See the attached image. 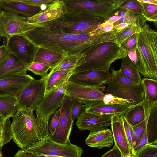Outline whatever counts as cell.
I'll use <instances>...</instances> for the list:
<instances>
[{
  "label": "cell",
  "instance_id": "cell-47",
  "mask_svg": "<svg viewBox=\"0 0 157 157\" xmlns=\"http://www.w3.org/2000/svg\"><path fill=\"white\" fill-rule=\"evenodd\" d=\"M101 157H122L121 154L117 147L114 145L113 147L105 153Z\"/></svg>",
  "mask_w": 157,
  "mask_h": 157
},
{
  "label": "cell",
  "instance_id": "cell-48",
  "mask_svg": "<svg viewBox=\"0 0 157 157\" xmlns=\"http://www.w3.org/2000/svg\"><path fill=\"white\" fill-rule=\"evenodd\" d=\"M127 55L130 59L135 64L136 67L138 65V59L135 49L127 52Z\"/></svg>",
  "mask_w": 157,
  "mask_h": 157
},
{
  "label": "cell",
  "instance_id": "cell-41",
  "mask_svg": "<svg viewBox=\"0 0 157 157\" xmlns=\"http://www.w3.org/2000/svg\"><path fill=\"white\" fill-rule=\"evenodd\" d=\"M60 115L59 109L53 112L49 116L48 120V129L51 135L54 133L57 126Z\"/></svg>",
  "mask_w": 157,
  "mask_h": 157
},
{
  "label": "cell",
  "instance_id": "cell-53",
  "mask_svg": "<svg viewBox=\"0 0 157 157\" xmlns=\"http://www.w3.org/2000/svg\"><path fill=\"white\" fill-rule=\"evenodd\" d=\"M119 17L115 13L113 16L110 17L106 21L114 24L119 20Z\"/></svg>",
  "mask_w": 157,
  "mask_h": 157
},
{
  "label": "cell",
  "instance_id": "cell-34",
  "mask_svg": "<svg viewBox=\"0 0 157 157\" xmlns=\"http://www.w3.org/2000/svg\"><path fill=\"white\" fill-rule=\"evenodd\" d=\"M142 27L133 25L127 27L118 32L116 35V42L119 45L133 34L139 33Z\"/></svg>",
  "mask_w": 157,
  "mask_h": 157
},
{
  "label": "cell",
  "instance_id": "cell-36",
  "mask_svg": "<svg viewBox=\"0 0 157 157\" xmlns=\"http://www.w3.org/2000/svg\"><path fill=\"white\" fill-rule=\"evenodd\" d=\"M146 21L153 22L157 27V5L140 2Z\"/></svg>",
  "mask_w": 157,
  "mask_h": 157
},
{
  "label": "cell",
  "instance_id": "cell-18",
  "mask_svg": "<svg viewBox=\"0 0 157 157\" xmlns=\"http://www.w3.org/2000/svg\"><path fill=\"white\" fill-rule=\"evenodd\" d=\"M34 79L28 74L0 79V96L15 97L25 86Z\"/></svg>",
  "mask_w": 157,
  "mask_h": 157
},
{
  "label": "cell",
  "instance_id": "cell-52",
  "mask_svg": "<svg viewBox=\"0 0 157 157\" xmlns=\"http://www.w3.org/2000/svg\"><path fill=\"white\" fill-rule=\"evenodd\" d=\"M133 25L128 23L122 22L117 25H114V28L116 29L121 30L127 27Z\"/></svg>",
  "mask_w": 157,
  "mask_h": 157
},
{
  "label": "cell",
  "instance_id": "cell-56",
  "mask_svg": "<svg viewBox=\"0 0 157 157\" xmlns=\"http://www.w3.org/2000/svg\"><path fill=\"white\" fill-rule=\"evenodd\" d=\"M2 7L1 5V3H0V13L2 11Z\"/></svg>",
  "mask_w": 157,
  "mask_h": 157
},
{
  "label": "cell",
  "instance_id": "cell-32",
  "mask_svg": "<svg viewBox=\"0 0 157 157\" xmlns=\"http://www.w3.org/2000/svg\"><path fill=\"white\" fill-rule=\"evenodd\" d=\"M12 137L10 118L0 114V147L10 142Z\"/></svg>",
  "mask_w": 157,
  "mask_h": 157
},
{
  "label": "cell",
  "instance_id": "cell-43",
  "mask_svg": "<svg viewBox=\"0 0 157 157\" xmlns=\"http://www.w3.org/2000/svg\"><path fill=\"white\" fill-rule=\"evenodd\" d=\"M85 105L82 103L73 101L71 108V115L74 121L85 111Z\"/></svg>",
  "mask_w": 157,
  "mask_h": 157
},
{
  "label": "cell",
  "instance_id": "cell-25",
  "mask_svg": "<svg viewBox=\"0 0 157 157\" xmlns=\"http://www.w3.org/2000/svg\"><path fill=\"white\" fill-rule=\"evenodd\" d=\"M72 70L67 69L49 73L45 78V95L67 81L72 74Z\"/></svg>",
  "mask_w": 157,
  "mask_h": 157
},
{
  "label": "cell",
  "instance_id": "cell-30",
  "mask_svg": "<svg viewBox=\"0 0 157 157\" xmlns=\"http://www.w3.org/2000/svg\"><path fill=\"white\" fill-rule=\"evenodd\" d=\"M115 13L120 18L114 24V25L122 22H126L142 27L146 21L144 17L132 13L123 8H120Z\"/></svg>",
  "mask_w": 157,
  "mask_h": 157
},
{
  "label": "cell",
  "instance_id": "cell-14",
  "mask_svg": "<svg viewBox=\"0 0 157 157\" xmlns=\"http://www.w3.org/2000/svg\"><path fill=\"white\" fill-rule=\"evenodd\" d=\"M4 44L9 52L27 66L33 62L37 48L23 35L12 36Z\"/></svg>",
  "mask_w": 157,
  "mask_h": 157
},
{
  "label": "cell",
  "instance_id": "cell-29",
  "mask_svg": "<svg viewBox=\"0 0 157 157\" xmlns=\"http://www.w3.org/2000/svg\"><path fill=\"white\" fill-rule=\"evenodd\" d=\"M124 115L131 126L140 123L146 117L144 108L141 102L132 105L130 110Z\"/></svg>",
  "mask_w": 157,
  "mask_h": 157
},
{
  "label": "cell",
  "instance_id": "cell-38",
  "mask_svg": "<svg viewBox=\"0 0 157 157\" xmlns=\"http://www.w3.org/2000/svg\"><path fill=\"white\" fill-rule=\"evenodd\" d=\"M120 8L125 9L132 13L144 17L142 6L140 2L137 0H125Z\"/></svg>",
  "mask_w": 157,
  "mask_h": 157
},
{
  "label": "cell",
  "instance_id": "cell-35",
  "mask_svg": "<svg viewBox=\"0 0 157 157\" xmlns=\"http://www.w3.org/2000/svg\"><path fill=\"white\" fill-rule=\"evenodd\" d=\"M148 116L149 114L144 121L135 126H132V142L133 150L144 133L146 128Z\"/></svg>",
  "mask_w": 157,
  "mask_h": 157
},
{
  "label": "cell",
  "instance_id": "cell-51",
  "mask_svg": "<svg viewBox=\"0 0 157 157\" xmlns=\"http://www.w3.org/2000/svg\"><path fill=\"white\" fill-rule=\"evenodd\" d=\"M114 26V24L105 21L103 23L102 29L105 31L109 32L112 31Z\"/></svg>",
  "mask_w": 157,
  "mask_h": 157
},
{
  "label": "cell",
  "instance_id": "cell-3",
  "mask_svg": "<svg viewBox=\"0 0 157 157\" xmlns=\"http://www.w3.org/2000/svg\"><path fill=\"white\" fill-rule=\"evenodd\" d=\"M127 56V52L115 42L97 44L82 57L72 69L73 73L93 71H109L112 63Z\"/></svg>",
  "mask_w": 157,
  "mask_h": 157
},
{
  "label": "cell",
  "instance_id": "cell-39",
  "mask_svg": "<svg viewBox=\"0 0 157 157\" xmlns=\"http://www.w3.org/2000/svg\"><path fill=\"white\" fill-rule=\"evenodd\" d=\"M133 157H157V144H147L136 152Z\"/></svg>",
  "mask_w": 157,
  "mask_h": 157
},
{
  "label": "cell",
  "instance_id": "cell-40",
  "mask_svg": "<svg viewBox=\"0 0 157 157\" xmlns=\"http://www.w3.org/2000/svg\"><path fill=\"white\" fill-rule=\"evenodd\" d=\"M103 102L105 104H128L131 105H134L133 102L131 101L116 97L110 94H105L103 98Z\"/></svg>",
  "mask_w": 157,
  "mask_h": 157
},
{
  "label": "cell",
  "instance_id": "cell-22",
  "mask_svg": "<svg viewBox=\"0 0 157 157\" xmlns=\"http://www.w3.org/2000/svg\"><path fill=\"white\" fill-rule=\"evenodd\" d=\"M132 106L128 104H105L102 102L96 105L85 107V110L100 115L120 116L121 115L125 114L130 110Z\"/></svg>",
  "mask_w": 157,
  "mask_h": 157
},
{
  "label": "cell",
  "instance_id": "cell-31",
  "mask_svg": "<svg viewBox=\"0 0 157 157\" xmlns=\"http://www.w3.org/2000/svg\"><path fill=\"white\" fill-rule=\"evenodd\" d=\"M15 97L0 96V114L6 118L12 117L17 109Z\"/></svg>",
  "mask_w": 157,
  "mask_h": 157
},
{
  "label": "cell",
  "instance_id": "cell-10",
  "mask_svg": "<svg viewBox=\"0 0 157 157\" xmlns=\"http://www.w3.org/2000/svg\"><path fill=\"white\" fill-rule=\"evenodd\" d=\"M28 17L4 10L0 13V36L7 41L12 36L22 35L30 30L32 25L27 22Z\"/></svg>",
  "mask_w": 157,
  "mask_h": 157
},
{
  "label": "cell",
  "instance_id": "cell-24",
  "mask_svg": "<svg viewBox=\"0 0 157 157\" xmlns=\"http://www.w3.org/2000/svg\"><path fill=\"white\" fill-rule=\"evenodd\" d=\"M113 142L112 131L108 128L90 132L85 141L88 146L99 149L111 147Z\"/></svg>",
  "mask_w": 157,
  "mask_h": 157
},
{
  "label": "cell",
  "instance_id": "cell-4",
  "mask_svg": "<svg viewBox=\"0 0 157 157\" xmlns=\"http://www.w3.org/2000/svg\"><path fill=\"white\" fill-rule=\"evenodd\" d=\"M136 68L144 78L157 80V32L145 23L138 33Z\"/></svg>",
  "mask_w": 157,
  "mask_h": 157
},
{
  "label": "cell",
  "instance_id": "cell-26",
  "mask_svg": "<svg viewBox=\"0 0 157 157\" xmlns=\"http://www.w3.org/2000/svg\"><path fill=\"white\" fill-rule=\"evenodd\" d=\"M37 48L33 62L43 63L50 67L51 68L59 63L65 57L48 49Z\"/></svg>",
  "mask_w": 157,
  "mask_h": 157
},
{
  "label": "cell",
  "instance_id": "cell-55",
  "mask_svg": "<svg viewBox=\"0 0 157 157\" xmlns=\"http://www.w3.org/2000/svg\"><path fill=\"white\" fill-rule=\"evenodd\" d=\"M2 147H0V157H3L2 151Z\"/></svg>",
  "mask_w": 157,
  "mask_h": 157
},
{
  "label": "cell",
  "instance_id": "cell-46",
  "mask_svg": "<svg viewBox=\"0 0 157 157\" xmlns=\"http://www.w3.org/2000/svg\"><path fill=\"white\" fill-rule=\"evenodd\" d=\"M148 144L147 136V127L146 128L144 133L140 139L139 142L135 147L133 150V156H134L136 152L141 148L144 146Z\"/></svg>",
  "mask_w": 157,
  "mask_h": 157
},
{
  "label": "cell",
  "instance_id": "cell-2",
  "mask_svg": "<svg viewBox=\"0 0 157 157\" xmlns=\"http://www.w3.org/2000/svg\"><path fill=\"white\" fill-rule=\"evenodd\" d=\"M48 124L35 117L29 108L18 109L11 123L12 139L20 148H25L50 135Z\"/></svg>",
  "mask_w": 157,
  "mask_h": 157
},
{
  "label": "cell",
  "instance_id": "cell-17",
  "mask_svg": "<svg viewBox=\"0 0 157 157\" xmlns=\"http://www.w3.org/2000/svg\"><path fill=\"white\" fill-rule=\"evenodd\" d=\"M66 12L63 0H54L45 9L35 15L28 17V24L34 25L50 22L59 18Z\"/></svg>",
  "mask_w": 157,
  "mask_h": 157
},
{
  "label": "cell",
  "instance_id": "cell-16",
  "mask_svg": "<svg viewBox=\"0 0 157 157\" xmlns=\"http://www.w3.org/2000/svg\"><path fill=\"white\" fill-rule=\"evenodd\" d=\"M111 77L109 71H93L71 74L67 82L92 87L106 85Z\"/></svg>",
  "mask_w": 157,
  "mask_h": 157
},
{
  "label": "cell",
  "instance_id": "cell-27",
  "mask_svg": "<svg viewBox=\"0 0 157 157\" xmlns=\"http://www.w3.org/2000/svg\"><path fill=\"white\" fill-rule=\"evenodd\" d=\"M120 72L125 77L138 84H141L142 80L140 73L135 64L127 56L122 59L120 69Z\"/></svg>",
  "mask_w": 157,
  "mask_h": 157
},
{
  "label": "cell",
  "instance_id": "cell-20",
  "mask_svg": "<svg viewBox=\"0 0 157 157\" xmlns=\"http://www.w3.org/2000/svg\"><path fill=\"white\" fill-rule=\"evenodd\" d=\"M27 67L14 54L9 52L0 62V79L13 75H27Z\"/></svg>",
  "mask_w": 157,
  "mask_h": 157
},
{
  "label": "cell",
  "instance_id": "cell-6",
  "mask_svg": "<svg viewBox=\"0 0 157 157\" xmlns=\"http://www.w3.org/2000/svg\"><path fill=\"white\" fill-rule=\"evenodd\" d=\"M67 10L107 21L113 16L125 0H64Z\"/></svg>",
  "mask_w": 157,
  "mask_h": 157
},
{
  "label": "cell",
  "instance_id": "cell-15",
  "mask_svg": "<svg viewBox=\"0 0 157 157\" xmlns=\"http://www.w3.org/2000/svg\"><path fill=\"white\" fill-rule=\"evenodd\" d=\"M113 115H100L85 110L77 118L76 124L81 130L94 132L106 129L111 126Z\"/></svg>",
  "mask_w": 157,
  "mask_h": 157
},
{
  "label": "cell",
  "instance_id": "cell-11",
  "mask_svg": "<svg viewBox=\"0 0 157 157\" xmlns=\"http://www.w3.org/2000/svg\"><path fill=\"white\" fill-rule=\"evenodd\" d=\"M45 88L44 78L30 82L15 97L17 109L28 108L34 112L45 95Z\"/></svg>",
  "mask_w": 157,
  "mask_h": 157
},
{
  "label": "cell",
  "instance_id": "cell-54",
  "mask_svg": "<svg viewBox=\"0 0 157 157\" xmlns=\"http://www.w3.org/2000/svg\"><path fill=\"white\" fill-rule=\"evenodd\" d=\"M139 2L153 4L157 5V0H137Z\"/></svg>",
  "mask_w": 157,
  "mask_h": 157
},
{
  "label": "cell",
  "instance_id": "cell-45",
  "mask_svg": "<svg viewBox=\"0 0 157 157\" xmlns=\"http://www.w3.org/2000/svg\"><path fill=\"white\" fill-rule=\"evenodd\" d=\"M28 5L41 8L42 10L45 9L54 0H19Z\"/></svg>",
  "mask_w": 157,
  "mask_h": 157
},
{
  "label": "cell",
  "instance_id": "cell-5",
  "mask_svg": "<svg viewBox=\"0 0 157 157\" xmlns=\"http://www.w3.org/2000/svg\"><path fill=\"white\" fill-rule=\"evenodd\" d=\"M105 21L78 12L66 10L64 16L59 18L50 22L36 25L59 29L71 34H80L101 29Z\"/></svg>",
  "mask_w": 157,
  "mask_h": 157
},
{
  "label": "cell",
  "instance_id": "cell-21",
  "mask_svg": "<svg viewBox=\"0 0 157 157\" xmlns=\"http://www.w3.org/2000/svg\"><path fill=\"white\" fill-rule=\"evenodd\" d=\"M141 84L144 95L141 103L146 117L151 109L157 105V80L144 78Z\"/></svg>",
  "mask_w": 157,
  "mask_h": 157
},
{
  "label": "cell",
  "instance_id": "cell-13",
  "mask_svg": "<svg viewBox=\"0 0 157 157\" xmlns=\"http://www.w3.org/2000/svg\"><path fill=\"white\" fill-rule=\"evenodd\" d=\"M67 82L44 96L35 109L37 117L48 123L49 116L60 107L66 94Z\"/></svg>",
  "mask_w": 157,
  "mask_h": 157
},
{
  "label": "cell",
  "instance_id": "cell-44",
  "mask_svg": "<svg viewBox=\"0 0 157 157\" xmlns=\"http://www.w3.org/2000/svg\"><path fill=\"white\" fill-rule=\"evenodd\" d=\"M120 116L122 120L124 129L130 145L132 152V157H133V149L132 142V127L126 121L123 115H121Z\"/></svg>",
  "mask_w": 157,
  "mask_h": 157
},
{
  "label": "cell",
  "instance_id": "cell-19",
  "mask_svg": "<svg viewBox=\"0 0 157 157\" xmlns=\"http://www.w3.org/2000/svg\"><path fill=\"white\" fill-rule=\"evenodd\" d=\"M110 126L115 145L121 152L122 157L132 155L130 147L121 116H113Z\"/></svg>",
  "mask_w": 157,
  "mask_h": 157
},
{
  "label": "cell",
  "instance_id": "cell-12",
  "mask_svg": "<svg viewBox=\"0 0 157 157\" xmlns=\"http://www.w3.org/2000/svg\"><path fill=\"white\" fill-rule=\"evenodd\" d=\"M72 103L73 101L66 94L59 107L60 115L58 125L54 134L51 135L56 142L64 144L71 143L70 136L74 121L71 115Z\"/></svg>",
  "mask_w": 157,
  "mask_h": 157
},
{
  "label": "cell",
  "instance_id": "cell-7",
  "mask_svg": "<svg viewBox=\"0 0 157 157\" xmlns=\"http://www.w3.org/2000/svg\"><path fill=\"white\" fill-rule=\"evenodd\" d=\"M111 71V77L106 84L105 94L131 101L134 105L141 102L144 97L141 84L129 80L119 70L112 68Z\"/></svg>",
  "mask_w": 157,
  "mask_h": 157
},
{
  "label": "cell",
  "instance_id": "cell-49",
  "mask_svg": "<svg viewBox=\"0 0 157 157\" xmlns=\"http://www.w3.org/2000/svg\"><path fill=\"white\" fill-rule=\"evenodd\" d=\"M14 157H46L45 156H40L33 155L22 150H19L14 155Z\"/></svg>",
  "mask_w": 157,
  "mask_h": 157
},
{
  "label": "cell",
  "instance_id": "cell-8",
  "mask_svg": "<svg viewBox=\"0 0 157 157\" xmlns=\"http://www.w3.org/2000/svg\"><path fill=\"white\" fill-rule=\"evenodd\" d=\"M21 150L38 156L62 157H81L83 152L81 147L71 143L64 144L55 141L50 134L39 142Z\"/></svg>",
  "mask_w": 157,
  "mask_h": 157
},
{
  "label": "cell",
  "instance_id": "cell-50",
  "mask_svg": "<svg viewBox=\"0 0 157 157\" xmlns=\"http://www.w3.org/2000/svg\"><path fill=\"white\" fill-rule=\"evenodd\" d=\"M9 52L5 44L0 46V62L6 57Z\"/></svg>",
  "mask_w": 157,
  "mask_h": 157
},
{
  "label": "cell",
  "instance_id": "cell-57",
  "mask_svg": "<svg viewBox=\"0 0 157 157\" xmlns=\"http://www.w3.org/2000/svg\"><path fill=\"white\" fill-rule=\"evenodd\" d=\"M124 157H132V155H129Z\"/></svg>",
  "mask_w": 157,
  "mask_h": 157
},
{
  "label": "cell",
  "instance_id": "cell-33",
  "mask_svg": "<svg viewBox=\"0 0 157 157\" xmlns=\"http://www.w3.org/2000/svg\"><path fill=\"white\" fill-rule=\"evenodd\" d=\"M84 55H73L65 56L59 63L50 69L49 73L58 71L73 69L78 61Z\"/></svg>",
  "mask_w": 157,
  "mask_h": 157
},
{
  "label": "cell",
  "instance_id": "cell-1",
  "mask_svg": "<svg viewBox=\"0 0 157 157\" xmlns=\"http://www.w3.org/2000/svg\"><path fill=\"white\" fill-rule=\"evenodd\" d=\"M23 35L36 48L49 50L65 56L85 55L94 46L105 42H116V30L98 29L90 33L72 34L61 30L38 25Z\"/></svg>",
  "mask_w": 157,
  "mask_h": 157
},
{
  "label": "cell",
  "instance_id": "cell-37",
  "mask_svg": "<svg viewBox=\"0 0 157 157\" xmlns=\"http://www.w3.org/2000/svg\"><path fill=\"white\" fill-rule=\"evenodd\" d=\"M51 67L43 63L33 62L27 67V70L34 74L39 75L41 78H46L48 76V71Z\"/></svg>",
  "mask_w": 157,
  "mask_h": 157
},
{
  "label": "cell",
  "instance_id": "cell-9",
  "mask_svg": "<svg viewBox=\"0 0 157 157\" xmlns=\"http://www.w3.org/2000/svg\"><path fill=\"white\" fill-rule=\"evenodd\" d=\"M105 88L104 85L95 87L67 82L66 93L72 101L83 103L86 107L103 102Z\"/></svg>",
  "mask_w": 157,
  "mask_h": 157
},
{
  "label": "cell",
  "instance_id": "cell-58",
  "mask_svg": "<svg viewBox=\"0 0 157 157\" xmlns=\"http://www.w3.org/2000/svg\"><path fill=\"white\" fill-rule=\"evenodd\" d=\"M1 41V37L0 36V41Z\"/></svg>",
  "mask_w": 157,
  "mask_h": 157
},
{
  "label": "cell",
  "instance_id": "cell-28",
  "mask_svg": "<svg viewBox=\"0 0 157 157\" xmlns=\"http://www.w3.org/2000/svg\"><path fill=\"white\" fill-rule=\"evenodd\" d=\"M148 144H157V105L150 111L147 124Z\"/></svg>",
  "mask_w": 157,
  "mask_h": 157
},
{
  "label": "cell",
  "instance_id": "cell-42",
  "mask_svg": "<svg viewBox=\"0 0 157 157\" xmlns=\"http://www.w3.org/2000/svg\"><path fill=\"white\" fill-rule=\"evenodd\" d=\"M138 38V33H136L126 40L120 45L121 47L126 51L135 49Z\"/></svg>",
  "mask_w": 157,
  "mask_h": 157
},
{
  "label": "cell",
  "instance_id": "cell-23",
  "mask_svg": "<svg viewBox=\"0 0 157 157\" xmlns=\"http://www.w3.org/2000/svg\"><path fill=\"white\" fill-rule=\"evenodd\" d=\"M2 8L27 17H32L42 10L40 7L30 6L19 0H0Z\"/></svg>",
  "mask_w": 157,
  "mask_h": 157
}]
</instances>
